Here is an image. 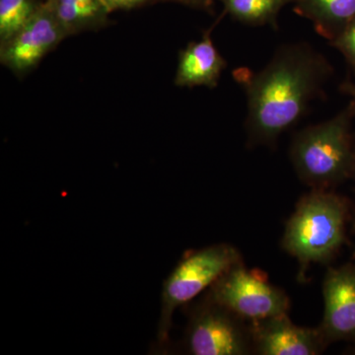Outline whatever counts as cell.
<instances>
[{"label": "cell", "instance_id": "obj_1", "mask_svg": "<svg viewBox=\"0 0 355 355\" xmlns=\"http://www.w3.org/2000/svg\"><path fill=\"white\" fill-rule=\"evenodd\" d=\"M236 72L246 89V130L251 146H272L303 116L331 74V64L310 44H286L257 73Z\"/></svg>", "mask_w": 355, "mask_h": 355}, {"label": "cell", "instance_id": "obj_2", "mask_svg": "<svg viewBox=\"0 0 355 355\" xmlns=\"http://www.w3.org/2000/svg\"><path fill=\"white\" fill-rule=\"evenodd\" d=\"M349 207L336 193L315 190L304 196L286 224L282 247L297 259L301 273L312 263L331 261L345 240Z\"/></svg>", "mask_w": 355, "mask_h": 355}, {"label": "cell", "instance_id": "obj_3", "mask_svg": "<svg viewBox=\"0 0 355 355\" xmlns=\"http://www.w3.org/2000/svg\"><path fill=\"white\" fill-rule=\"evenodd\" d=\"M352 116L347 107L331 120L305 128L294 137L292 163L300 179L315 190H326L352 176Z\"/></svg>", "mask_w": 355, "mask_h": 355}, {"label": "cell", "instance_id": "obj_4", "mask_svg": "<svg viewBox=\"0 0 355 355\" xmlns=\"http://www.w3.org/2000/svg\"><path fill=\"white\" fill-rule=\"evenodd\" d=\"M242 263L232 245L220 243L184 254L164 280L157 326L158 345L165 349L172 329L175 311L186 306L209 289L229 268Z\"/></svg>", "mask_w": 355, "mask_h": 355}, {"label": "cell", "instance_id": "obj_5", "mask_svg": "<svg viewBox=\"0 0 355 355\" xmlns=\"http://www.w3.org/2000/svg\"><path fill=\"white\" fill-rule=\"evenodd\" d=\"M245 320L207 295L189 310L184 345L191 355H246L254 352Z\"/></svg>", "mask_w": 355, "mask_h": 355}, {"label": "cell", "instance_id": "obj_6", "mask_svg": "<svg viewBox=\"0 0 355 355\" xmlns=\"http://www.w3.org/2000/svg\"><path fill=\"white\" fill-rule=\"evenodd\" d=\"M205 295L251 322L287 314L291 306L286 292L247 270L243 261L222 275Z\"/></svg>", "mask_w": 355, "mask_h": 355}, {"label": "cell", "instance_id": "obj_7", "mask_svg": "<svg viewBox=\"0 0 355 355\" xmlns=\"http://www.w3.org/2000/svg\"><path fill=\"white\" fill-rule=\"evenodd\" d=\"M67 37L55 0H44L24 27L0 46V62L16 76H25Z\"/></svg>", "mask_w": 355, "mask_h": 355}, {"label": "cell", "instance_id": "obj_8", "mask_svg": "<svg viewBox=\"0 0 355 355\" xmlns=\"http://www.w3.org/2000/svg\"><path fill=\"white\" fill-rule=\"evenodd\" d=\"M324 317L319 331L328 345L355 340V265L330 268L323 282Z\"/></svg>", "mask_w": 355, "mask_h": 355}, {"label": "cell", "instance_id": "obj_9", "mask_svg": "<svg viewBox=\"0 0 355 355\" xmlns=\"http://www.w3.org/2000/svg\"><path fill=\"white\" fill-rule=\"evenodd\" d=\"M253 349L261 355H316L328 343L319 329L292 323L287 314L251 322Z\"/></svg>", "mask_w": 355, "mask_h": 355}, {"label": "cell", "instance_id": "obj_10", "mask_svg": "<svg viewBox=\"0 0 355 355\" xmlns=\"http://www.w3.org/2000/svg\"><path fill=\"white\" fill-rule=\"evenodd\" d=\"M227 67L211 39V30L202 40L189 44L179 55L175 84L179 87L205 86L216 88Z\"/></svg>", "mask_w": 355, "mask_h": 355}, {"label": "cell", "instance_id": "obj_11", "mask_svg": "<svg viewBox=\"0 0 355 355\" xmlns=\"http://www.w3.org/2000/svg\"><path fill=\"white\" fill-rule=\"evenodd\" d=\"M296 10L314 23L317 32L331 42L355 19V0H294Z\"/></svg>", "mask_w": 355, "mask_h": 355}, {"label": "cell", "instance_id": "obj_12", "mask_svg": "<svg viewBox=\"0 0 355 355\" xmlns=\"http://www.w3.org/2000/svg\"><path fill=\"white\" fill-rule=\"evenodd\" d=\"M293 0H222L225 12L245 24H275L277 14Z\"/></svg>", "mask_w": 355, "mask_h": 355}, {"label": "cell", "instance_id": "obj_13", "mask_svg": "<svg viewBox=\"0 0 355 355\" xmlns=\"http://www.w3.org/2000/svg\"><path fill=\"white\" fill-rule=\"evenodd\" d=\"M40 4L37 0H0V46L24 27Z\"/></svg>", "mask_w": 355, "mask_h": 355}, {"label": "cell", "instance_id": "obj_14", "mask_svg": "<svg viewBox=\"0 0 355 355\" xmlns=\"http://www.w3.org/2000/svg\"><path fill=\"white\" fill-rule=\"evenodd\" d=\"M58 4L80 16L84 29L90 30L106 25L109 12L102 0H58Z\"/></svg>", "mask_w": 355, "mask_h": 355}, {"label": "cell", "instance_id": "obj_15", "mask_svg": "<svg viewBox=\"0 0 355 355\" xmlns=\"http://www.w3.org/2000/svg\"><path fill=\"white\" fill-rule=\"evenodd\" d=\"M330 43L343 53L355 73V19L352 20Z\"/></svg>", "mask_w": 355, "mask_h": 355}, {"label": "cell", "instance_id": "obj_16", "mask_svg": "<svg viewBox=\"0 0 355 355\" xmlns=\"http://www.w3.org/2000/svg\"><path fill=\"white\" fill-rule=\"evenodd\" d=\"M151 0H102L103 6L109 13L118 10H130L144 6Z\"/></svg>", "mask_w": 355, "mask_h": 355}, {"label": "cell", "instance_id": "obj_17", "mask_svg": "<svg viewBox=\"0 0 355 355\" xmlns=\"http://www.w3.org/2000/svg\"><path fill=\"white\" fill-rule=\"evenodd\" d=\"M340 91L345 94L349 95L352 99L349 109L352 112V116H355V84L347 81L340 86Z\"/></svg>", "mask_w": 355, "mask_h": 355}, {"label": "cell", "instance_id": "obj_18", "mask_svg": "<svg viewBox=\"0 0 355 355\" xmlns=\"http://www.w3.org/2000/svg\"><path fill=\"white\" fill-rule=\"evenodd\" d=\"M172 1L179 2V3L191 7H198V8H209L211 6L214 0H172Z\"/></svg>", "mask_w": 355, "mask_h": 355}, {"label": "cell", "instance_id": "obj_19", "mask_svg": "<svg viewBox=\"0 0 355 355\" xmlns=\"http://www.w3.org/2000/svg\"><path fill=\"white\" fill-rule=\"evenodd\" d=\"M352 175L355 178V144H354V168H352Z\"/></svg>", "mask_w": 355, "mask_h": 355}, {"label": "cell", "instance_id": "obj_20", "mask_svg": "<svg viewBox=\"0 0 355 355\" xmlns=\"http://www.w3.org/2000/svg\"><path fill=\"white\" fill-rule=\"evenodd\" d=\"M354 352H355V350H354ZM354 354H355V352H354Z\"/></svg>", "mask_w": 355, "mask_h": 355}]
</instances>
